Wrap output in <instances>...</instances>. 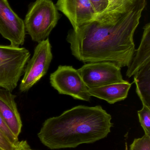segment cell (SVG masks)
Segmentation results:
<instances>
[{"label": "cell", "instance_id": "obj_1", "mask_svg": "<svg viewBox=\"0 0 150 150\" xmlns=\"http://www.w3.org/2000/svg\"><path fill=\"white\" fill-rule=\"evenodd\" d=\"M147 0H123L69 31L72 54L85 63L110 62L128 67L135 52L134 36Z\"/></svg>", "mask_w": 150, "mask_h": 150}, {"label": "cell", "instance_id": "obj_2", "mask_svg": "<svg viewBox=\"0 0 150 150\" xmlns=\"http://www.w3.org/2000/svg\"><path fill=\"white\" fill-rule=\"evenodd\" d=\"M112 119L101 106H77L46 120L38 137L50 149L76 148L106 137L113 125Z\"/></svg>", "mask_w": 150, "mask_h": 150}, {"label": "cell", "instance_id": "obj_3", "mask_svg": "<svg viewBox=\"0 0 150 150\" xmlns=\"http://www.w3.org/2000/svg\"><path fill=\"white\" fill-rule=\"evenodd\" d=\"M60 17L52 0H36L30 7L24 21L26 32L33 41L40 43L48 38Z\"/></svg>", "mask_w": 150, "mask_h": 150}, {"label": "cell", "instance_id": "obj_4", "mask_svg": "<svg viewBox=\"0 0 150 150\" xmlns=\"http://www.w3.org/2000/svg\"><path fill=\"white\" fill-rule=\"evenodd\" d=\"M30 57L25 47L0 45V88L11 92L16 88Z\"/></svg>", "mask_w": 150, "mask_h": 150}, {"label": "cell", "instance_id": "obj_5", "mask_svg": "<svg viewBox=\"0 0 150 150\" xmlns=\"http://www.w3.org/2000/svg\"><path fill=\"white\" fill-rule=\"evenodd\" d=\"M49 39L38 43L33 55L28 60L19 85L21 92L29 91L47 73L53 59Z\"/></svg>", "mask_w": 150, "mask_h": 150}, {"label": "cell", "instance_id": "obj_6", "mask_svg": "<svg viewBox=\"0 0 150 150\" xmlns=\"http://www.w3.org/2000/svg\"><path fill=\"white\" fill-rule=\"evenodd\" d=\"M51 86L60 94L69 95L75 99L90 101L91 96L77 70L71 66H60L50 75Z\"/></svg>", "mask_w": 150, "mask_h": 150}, {"label": "cell", "instance_id": "obj_7", "mask_svg": "<svg viewBox=\"0 0 150 150\" xmlns=\"http://www.w3.org/2000/svg\"><path fill=\"white\" fill-rule=\"evenodd\" d=\"M77 72L89 89L124 83L121 68L110 62L85 64Z\"/></svg>", "mask_w": 150, "mask_h": 150}, {"label": "cell", "instance_id": "obj_8", "mask_svg": "<svg viewBox=\"0 0 150 150\" xmlns=\"http://www.w3.org/2000/svg\"><path fill=\"white\" fill-rule=\"evenodd\" d=\"M24 23L11 8L7 0H0V34L19 47L23 45L26 37Z\"/></svg>", "mask_w": 150, "mask_h": 150}, {"label": "cell", "instance_id": "obj_9", "mask_svg": "<svg viewBox=\"0 0 150 150\" xmlns=\"http://www.w3.org/2000/svg\"><path fill=\"white\" fill-rule=\"evenodd\" d=\"M76 29L93 19L97 15L90 0H58L56 5Z\"/></svg>", "mask_w": 150, "mask_h": 150}, {"label": "cell", "instance_id": "obj_10", "mask_svg": "<svg viewBox=\"0 0 150 150\" xmlns=\"http://www.w3.org/2000/svg\"><path fill=\"white\" fill-rule=\"evenodd\" d=\"M16 97L11 92L0 88V113L13 134L18 137L22 122L15 101Z\"/></svg>", "mask_w": 150, "mask_h": 150}, {"label": "cell", "instance_id": "obj_11", "mask_svg": "<svg viewBox=\"0 0 150 150\" xmlns=\"http://www.w3.org/2000/svg\"><path fill=\"white\" fill-rule=\"evenodd\" d=\"M132 83H124L113 84L102 87L89 89L91 96L104 100L110 104L124 100L127 97Z\"/></svg>", "mask_w": 150, "mask_h": 150}, {"label": "cell", "instance_id": "obj_12", "mask_svg": "<svg viewBox=\"0 0 150 150\" xmlns=\"http://www.w3.org/2000/svg\"><path fill=\"white\" fill-rule=\"evenodd\" d=\"M135 52L131 64L128 67L127 76L131 77L144 66L150 62V23L144 27V32L139 48Z\"/></svg>", "mask_w": 150, "mask_h": 150}, {"label": "cell", "instance_id": "obj_13", "mask_svg": "<svg viewBox=\"0 0 150 150\" xmlns=\"http://www.w3.org/2000/svg\"><path fill=\"white\" fill-rule=\"evenodd\" d=\"M136 91L143 105L150 107V62L134 75Z\"/></svg>", "mask_w": 150, "mask_h": 150}, {"label": "cell", "instance_id": "obj_14", "mask_svg": "<svg viewBox=\"0 0 150 150\" xmlns=\"http://www.w3.org/2000/svg\"><path fill=\"white\" fill-rule=\"evenodd\" d=\"M138 118L145 134L150 136V107L143 105V108L138 111Z\"/></svg>", "mask_w": 150, "mask_h": 150}, {"label": "cell", "instance_id": "obj_15", "mask_svg": "<svg viewBox=\"0 0 150 150\" xmlns=\"http://www.w3.org/2000/svg\"><path fill=\"white\" fill-rule=\"evenodd\" d=\"M129 150H150V136L145 134L141 138L135 139Z\"/></svg>", "mask_w": 150, "mask_h": 150}, {"label": "cell", "instance_id": "obj_16", "mask_svg": "<svg viewBox=\"0 0 150 150\" xmlns=\"http://www.w3.org/2000/svg\"><path fill=\"white\" fill-rule=\"evenodd\" d=\"M0 129L4 133L10 141L13 144H14L15 146H18L20 142L18 141V137H16L8 127L3 118L2 117L1 113H0Z\"/></svg>", "mask_w": 150, "mask_h": 150}, {"label": "cell", "instance_id": "obj_17", "mask_svg": "<svg viewBox=\"0 0 150 150\" xmlns=\"http://www.w3.org/2000/svg\"><path fill=\"white\" fill-rule=\"evenodd\" d=\"M0 147L2 148L4 150H16L18 147V146H15L10 141L6 135L1 129H0Z\"/></svg>", "mask_w": 150, "mask_h": 150}, {"label": "cell", "instance_id": "obj_18", "mask_svg": "<svg viewBox=\"0 0 150 150\" xmlns=\"http://www.w3.org/2000/svg\"><path fill=\"white\" fill-rule=\"evenodd\" d=\"M94 6L97 14L103 12L107 8L108 0H90Z\"/></svg>", "mask_w": 150, "mask_h": 150}, {"label": "cell", "instance_id": "obj_19", "mask_svg": "<svg viewBox=\"0 0 150 150\" xmlns=\"http://www.w3.org/2000/svg\"><path fill=\"white\" fill-rule=\"evenodd\" d=\"M16 150H33L30 148L26 141H23L20 142Z\"/></svg>", "mask_w": 150, "mask_h": 150}, {"label": "cell", "instance_id": "obj_20", "mask_svg": "<svg viewBox=\"0 0 150 150\" xmlns=\"http://www.w3.org/2000/svg\"><path fill=\"white\" fill-rule=\"evenodd\" d=\"M123 0H108V5L107 7H110L114 4H116L117 3L122 1Z\"/></svg>", "mask_w": 150, "mask_h": 150}, {"label": "cell", "instance_id": "obj_21", "mask_svg": "<svg viewBox=\"0 0 150 150\" xmlns=\"http://www.w3.org/2000/svg\"><path fill=\"white\" fill-rule=\"evenodd\" d=\"M0 150H4L2 148H1V147H0Z\"/></svg>", "mask_w": 150, "mask_h": 150}]
</instances>
